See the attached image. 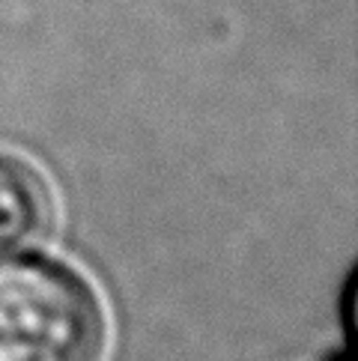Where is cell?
Masks as SVG:
<instances>
[{
    "mask_svg": "<svg viewBox=\"0 0 358 361\" xmlns=\"http://www.w3.org/2000/svg\"><path fill=\"white\" fill-rule=\"evenodd\" d=\"M108 341L99 295L48 260H0V361H101Z\"/></svg>",
    "mask_w": 358,
    "mask_h": 361,
    "instance_id": "cell-1",
    "label": "cell"
},
{
    "mask_svg": "<svg viewBox=\"0 0 358 361\" xmlns=\"http://www.w3.org/2000/svg\"><path fill=\"white\" fill-rule=\"evenodd\" d=\"M54 209L30 164L0 156V260L21 257L48 239Z\"/></svg>",
    "mask_w": 358,
    "mask_h": 361,
    "instance_id": "cell-2",
    "label": "cell"
}]
</instances>
